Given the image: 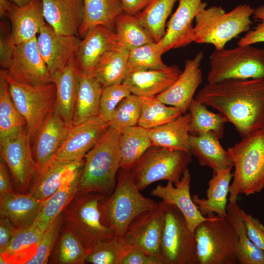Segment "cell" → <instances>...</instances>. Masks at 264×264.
Instances as JSON below:
<instances>
[{"label": "cell", "instance_id": "34", "mask_svg": "<svg viewBox=\"0 0 264 264\" xmlns=\"http://www.w3.org/2000/svg\"><path fill=\"white\" fill-rule=\"evenodd\" d=\"M44 233L32 225L19 229L5 248L0 253V264H26L36 254Z\"/></svg>", "mask_w": 264, "mask_h": 264}, {"label": "cell", "instance_id": "29", "mask_svg": "<svg viewBox=\"0 0 264 264\" xmlns=\"http://www.w3.org/2000/svg\"><path fill=\"white\" fill-rule=\"evenodd\" d=\"M189 144L190 152L197 158L199 164L211 168L213 173L233 167L229 153L223 148L220 139L214 133L190 134Z\"/></svg>", "mask_w": 264, "mask_h": 264}, {"label": "cell", "instance_id": "51", "mask_svg": "<svg viewBox=\"0 0 264 264\" xmlns=\"http://www.w3.org/2000/svg\"><path fill=\"white\" fill-rule=\"evenodd\" d=\"M16 45L14 44L11 33L4 34L1 30L0 38V64L4 69L9 66L15 55Z\"/></svg>", "mask_w": 264, "mask_h": 264}, {"label": "cell", "instance_id": "11", "mask_svg": "<svg viewBox=\"0 0 264 264\" xmlns=\"http://www.w3.org/2000/svg\"><path fill=\"white\" fill-rule=\"evenodd\" d=\"M160 243L162 264H199L194 232L176 206L165 203Z\"/></svg>", "mask_w": 264, "mask_h": 264}, {"label": "cell", "instance_id": "42", "mask_svg": "<svg viewBox=\"0 0 264 264\" xmlns=\"http://www.w3.org/2000/svg\"><path fill=\"white\" fill-rule=\"evenodd\" d=\"M178 0H152L135 16L151 33L155 42H158L165 33L166 21Z\"/></svg>", "mask_w": 264, "mask_h": 264}, {"label": "cell", "instance_id": "48", "mask_svg": "<svg viewBox=\"0 0 264 264\" xmlns=\"http://www.w3.org/2000/svg\"><path fill=\"white\" fill-rule=\"evenodd\" d=\"M131 94L129 88L123 83L103 87L98 116L104 121L109 123L118 105Z\"/></svg>", "mask_w": 264, "mask_h": 264}, {"label": "cell", "instance_id": "36", "mask_svg": "<svg viewBox=\"0 0 264 264\" xmlns=\"http://www.w3.org/2000/svg\"><path fill=\"white\" fill-rule=\"evenodd\" d=\"M236 200L229 201L226 207L227 217L237 234L238 257L240 264H264V252L250 240Z\"/></svg>", "mask_w": 264, "mask_h": 264}, {"label": "cell", "instance_id": "12", "mask_svg": "<svg viewBox=\"0 0 264 264\" xmlns=\"http://www.w3.org/2000/svg\"><path fill=\"white\" fill-rule=\"evenodd\" d=\"M30 144L27 127L0 140V158L6 164L16 188L22 193L28 192L37 170Z\"/></svg>", "mask_w": 264, "mask_h": 264}, {"label": "cell", "instance_id": "10", "mask_svg": "<svg viewBox=\"0 0 264 264\" xmlns=\"http://www.w3.org/2000/svg\"><path fill=\"white\" fill-rule=\"evenodd\" d=\"M6 78L11 96L26 121L32 143L45 118L54 110L55 85L53 82L38 86L22 84L10 77L7 70Z\"/></svg>", "mask_w": 264, "mask_h": 264}, {"label": "cell", "instance_id": "1", "mask_svg": "<svg viewBox=\"0 0 264 264\" xmlns=\"http://www.w3.org/2000/svg\"><path fill=\"white\" fill-rule=\"evenodd\" d=\"M195 98L223 115L242 137L264 128V78L207 83Z\"/></svg>", "mask_w": 264, "mask_h": 264}, {"label": "cell", "instance_id": "9", "mask_svg": "<svg viewBox=\"0 0 264 264\" xmlns=\"http://www.w3.org/2000/svg\"><path fill=\"white\" fill-rule=\"evenodd\" d=\"M192 155L184 151L151 146L130 170L135 185L142 191L159 180L177 182L191 162Z\"/></svg>", "mask_w": 264, "mask_h": 264}, {"label": "cell", "instance_id": "26", "mask_svg": "<svg viewBox=\"0 0 264 264\" xmlns=\"http://www.w3.org/2000/svg\"><path fill=\"white\" fill-rule=\"evenodd\" d=\"M45 202L28 193L14 192L0 198V216L8 218L19 229L27 227L35 221Z\"/></svg>", "mask_w": 264, "mask_h": 264}, {"label": "cell", "instance_id": "50", "mask_svg": "<svg viewBox=\"0 0 264 264\" xmlns=\"http://www.w3.org/2000/svg\"><path fill=\"white\" fill-rule=\"evenodd\" d=\"M247 234L255 246L264 252V225L257 218L241 209Z\"/></svg>", "mask_w": 264, "mask_h": 264}, {"label": "cell", "instance_id": "46", "mask_svg": "<svg viewBox=\"0 0 264 264\" xmlns=\"http://www.w3.org/2000/svg\"><path fill=\"white\" fill-rule=\"evenodd\" d=\"M141 111L139 96L131 94L124 98L117 106L109 127L119 132L138 125Z\"/></svg>", "mask_w": 264, "mask_h": 264}, {"label": "cell", "instance_id": "23", "mask_svg": "<svg viewBox=\"0 0 264 264\" xmlns=\"http://www.w3.org/2000/svg\"><path fill=\"white\" fill-rule=\"evenodd\" d=\"M181 72L175 65L161 69L130 71L122 83L132 94L140 97L156 96L167 90Z\"/></svg>", "mask_w": 264, "mask_h": 264}, {"label": "cell", "instance_id": "54", "mask_svg": "<svg viewBox=\"0 0 264 264\" xmlns=\"http://www.w3.org/2000/svg\"><path fill=\"white\" fill-rule=\"evenodd\" d=\"M14 192L4 161L0 162V198Z\"/></svg>", "mask_w": 264, "mask_h": 264}, {"label": "cell", "instance_id": "35", "mask_svg": "<svg viewBox=\"0 0 264 264\" xmlns=\"http://www.w3.org/2000/svg\"><path fill=\"white\" fill-rule=\"evenodd\" d=\"M120 169L130 170L146 151L152 146L148 131L139 125L122 131L119 138Z\"/></svg>", "mask_w": 264, "mask_h": 264}, {"label": "cell", "instance_id": "15", "mask_svg": "<svg viewBox=\"0 0 264 264\" xmlns=\"http://www.w3.org/2000/svg\"><path fill=\"white\" fill-rule=\"evenodd\" d=\"M178 2L167 24L164 35L157 43L162 54L194 42L193 22L207 4L203 0H178Z\"/></svg>", "mask_w": 264, "mask_h": 264}, {"label": "cell", "instance_id": "25", "mask_svg": "<svg viewBox=\"0 0 264 264\" xmlns=\"http://www.w3.org/2000/svg\"><path fill=\"white\" fill-rule=\"evenodd\" d=\"M79 72L74 58L53 79L56 87L54 111L69 128L73 126Z\"/></svg>", "mask_w": 264, "mask_h": 264}, {"label": "cell", "instance_id": "6", "mask_svg": "<svg viewBox=\"0 0 264 264\" xmlns=\"http://www.w3.org/2000/svg\"><path fill=\"white\" fill-rule=\"evenodd\" d=\"M207 216L194 231L199 264H239V239L227 216Z\"/></svg>", "mask_w": 264, "mask_h": 264}, {"label": "cell", "instance_id": "57", "mask_svg": "<svg viewBox=\"0 0 264 264\" xmlns=\"http://www.w3.org/2000/svg\"><path fill=\"white\" fill-rule=\"evenodd\" d=\"M19 7H22L28 4L32 0H9Z\"/></svg>", "mask_w": 264, "mask_h": 264}, {"label": "cell", "instance_id": "52", "mask_svg": "<svg viewBox=\"0 0 264 264\" xmlns=\"http://www.w3.org/2000/svg\"><path fill=\"white\" fill-rule=\"evenodd\" d=\"M122 264H162L161 261L137 248H132L123 258Z\"/></svg>", "mask_w": 264, "mask_h": 264}, {"label": "cell", "instance_id": "28", "mask_svg": "<svg viewBox=\"0 0 264 264\" xmlns=\"http://www.w3.org/2000/svg\"><path fill=\"white\" fill-rule=\"evenodd\" d=\"M84 166L73 171L60 188L46 201L35 221L31 225L42 232L45 229L77 195Z\"/></svg>", "mask_w": 264, "mask_h": 264}, {"label": "cell", "instance_id": "47", "mask_svg": "<svg viewBox=\"0 0 264 264\" xmlns=\"http://www.w3.org/2000/svg\"><path fill=\"white\" fill-rule=\"evenodd\" d=\"M64 224V217L63 213H61L45 229L39 242L36 254L26 264H45L48 263Z\"/></svg>", "mask_w": 264, "mask_h": 264}, {"label": "cell", "instance_id": "45", "mask_svg": "<svg viewBox=\"0 0 264 264\" xmlns=\"http://www.w3.org/2000/svg\"><path fill=\"white\" fill-rule=\"evenodd\" d=\"M162 53L156 42H152L129 50L128 72L157 69L167 66L161 59Z\"/></svg>", "mask_w": 264, "mask_h": 264}, {"label": "cell", "instance_id": "56", "mask_svg": "<svg viewBox=\"0 0 264 264\" xmlns=\"http://www.w3.org/2000/svg\"><path fill=\"white\" fill-rule=\"evenodd\" d=\"M16 6L9 0H0V17H8Z\"/></svg>", "mask_w": 264, "mask_h": 264}, {"label": "cell", "instance_id": "38", "mask_svg": "<svg viewBox=\"0 0 264 264\" xmlns=\"http://www.w3.org/2000/svg\"><path fill=\"white\" fill-rule=\"evenodd\" d=\"M27 127L11 96L6 69L0 70V140L11 136Z\"/></svg>", "mask_w": 264, "mask_h": 264}, {"label": "cell", "instance_id": "49", "mask_svg": "<svg viewBox=\"0 0 264 264\" xmlns=\"http://www.w3.org/2000/svg\"><path fill=\"white\" fill-rule=\"evenodd\" d=\"M252 17L257 23L240 39L238 45L246 46L264 42V5L253 9Z\"/></svg>", "mask_w": 264, "mask_h": 264}, {"label": "cell", "instance_id": "16", "mask_svg": "<svg viewBox=\"0 0 264 264\" xmlns=\"http://www.w3.org/2000/svg\"><path fill=\"white\" fill-rule=\"evenodd\" d=\"M6 70L10 77L22 84L38 86L53 82L40 53L37 37L16 45L14 58Z\"/></svg>", "mask_w": 264, "mask_h": 264}, {"label": "cell", "instance_id": "39", "mask_svg": "<svg viewBox=\"0 0 264 264\" xmlns=\"http://www.w3.org/2000/svg\"><path fill=\"white\" fill-rule=\"evenodd\" d=\"M88 251L74 231L65 224L50 256V263L83 264Z\"/></svg>", "mask_w": 264, "mask_h": 264}, {"label": "cell", "instance_id": "21", "mask_svg": "<svg viewBox=\"0 0 264 264\" xmlns=\"http://www.w3.org/2000/svg\"><path fill=\"white\" fill-rule=\"evenodd\" d=\"M70 128L54 110L47 115L32 142L36 172L54 159Z\"/></svg>", "mask_w": 264, "mask_h": 264}, {"label": "cell", "instance_id": "40", "mask_svg": "<svg viewBox=\"0 0 264 264\" xmlns=\"http://www.w3.org/2000/svg\"><path fill=\"white\" fill-rule=\"evenodd\" d=\"M114 31L118 45L128 50L154 42L150 32L135 15L123 12L118 16Z\"/></svg>", "mask_w": 264, "mask_h": 264}, {"label": "cell", "instance_id": "32", "mask_svg": "<svg viewBox=\"0 0 264 264\" xmlns=\"http://www.w3.org/2000/svg\"><path fill=\"white\" fill-rule=\"evenodd\" d=\"M84 17L78 34L84 38L102 25L114 31L117 17L124 12L120 0H83Z\"/></svg>", "mask_w": 264, "mask_h": 264}, {"label": "cell", "instance_id": "30", "mask_svg": "<svg viewBox=\"0 0 264 264\" xmlns=\"http://www.w3.org/2000/svg\"><path fill=\"white\" fill-rule=\"evenodd\" d=\"M8 18L11 23V33L16 45L37 37L45 22L41 0H32L22 7L16 5Z\"/></svg>", "mask_w": 264, "mask_h": 264}, {"label": "cell", "instance_id": "24", "mask_svg": "<svg viewBox=\"0 0 264 264\" xmlns=\"http://www.w3.org/2000/svg\"><path fill=\"white\" fill-rule=\"evenodd\" d=\"M84 165V158L72 161L53 159L36 172L27 193L46 201L73 171Z\"/></svg>", "mask_w": 264, "mask_h": 264}, {"label": "cell", "instance_id": "37", "mask_svg": "<svg viewBox=\"0 0 264 264\" xmlns=\"http://www.w3.org/2000/svg\"><path fill=\"white\" fill-rule=\"evenodd\" d=\"M129 52L118 44L102 59L91 75L103 87L122 83L128 73Z\"/></svg>", "mask_w": 264, "mask_h": 264}, {"label": "cell", "instance_id": "19", "mask_svg": "<svg viewBox=\"0 0 264 264\" xmlns=\"http://www.w3.org/2000/svg\"><path fill=\"white\" fill-rule=\"evenodd\" d=\"M191 175L187 168L181 178L174 183L168 181L165 186L157 185L152 189L151 195L160 198L166 204L176 206L183 215L188 228L194 232L197 226L208 219L199 212L190 195Z\"/></svg>", "mask_w": 264, "mask_h": 264}, {"label": "cell", "instance_id": "4", "mask_svg": "<svg viewBox=\"0 0 264 264\" xmlns=\"http://www.w3.org/2000/svg\"><path fill=\"white\" fill-rule=\"evenodd\" d=\"M140 191L130 170L120 169L115 189L100 205L103 223L113 229L116 236L122 237L135 218L158 205Z\"/></svg>", "mask_w": 264, "mask_h": 264}, {"label": "cell", "instance_id": "3", "mask_svg": "<svg viewBox=\"0 0 264 264\" xmlns=\"http://www.w3.org/2000/svg\"><path fill=\"white\" fill-rule=\"evenodd\" d=\"M227 150L235 168L229 201L236 200L240 194L260 193L264 189V128L244 136Z\"/></svg>", "mask_w": 264, "mask_h": 264}, {"label": "cell", "instance_id": "5", "mask_svg": "<svg viewBox=\"0 0 264 264\" xmlns=\"http://www.w3.org/2000/svg\"><path fill=\"white\" fill-rule=\"evenodd\" d=\"M253 12L246 4L227 13L220 6L206 8L195 18L194 42L212 44L216 50L224 48L228 42L250 29Z\"/></svg>", "mask_w": 264, "mask_h": 264}, {"label": "cell", "instance_id": "27", "mask_svg": "<svg viewBox=\"0 0 264 264\" xmlns=\"http://www.w3.org/2000/svg\"><path fill=\"white\" fill-rule=\"evenodd\" d=\"M232 168L214 173L208 182L206 198H201L196 194L193 196L194 202L203 216L215 214L220 217L227 216V197L229 192L230 181L233 177V174L231 173Z\"/></svg>", "mask_w": 264, "mask_h": 264}, {"label": "cell", "instance_id": "18", "mask_svg": "<svg viewBox=\"0 0 264 264\" xmlns=\"http://www.w3.org/2000/svg\"><path fill=\"white\" fill-rule=\"evenodd\" d=\"M203 58V53L200 51L193 59L186 60L184 69L177 80L156 97L165 104L178 109L183 114L186 113L202 82L200 64Z\"/></svg>", "mask_w": 264, "mask_h": 264}, {"label": "cell", "instance_id": "17", "mask_svg": "<svg viewBox=\"0 0 264 264\" xmlns=\"http://www.w3.org/2000/svg\"><path fill=\"white\" fill-rule=\"evenodd\" d=\"M109 126L98 116L73 126L56 152L54 159L63 161L82 159Z\"/></svg>", "mask_w": 264, "mask_h": 264}, {"label": "cell", "instance_id": "8", "mask_svg": "<svg viewBox=\"0 0 264 264\" xmlns=\"http://www.w3.org/2000/svg\"><path fill=\"white\" fill-rule=\"evenodd\" d=\"M208 83L264 78V48L251 45L215 49L209 57Z\"/></svg>", "mask_w": 264, "mask_h": 264}, {"label": "cell", "instance_id": "31", "mask_svg": "<svg viewBox=\"0 0 264 264\" xmlns=\"http://www.w3.org/2000/svg\"><path fill=\"white\" fill-rule=\"evenodd\" d=\"M190 114L186 112L165 124L147 130L152 146L190 152Z\"/></svg>", "mask_w": 264, "mask_h": 264}, {"label": "cell", "instance_id": "41", "mask_svg": "<svg viewBox=\"0 0 264 264\" xmlns=\"http://www.w3.org/2000/svg\"><path fill=\"white\" fill-rule=\"evenodd\" d=\"M206 105L196 98H194L189 110L191 115L189 133L198 135L212 132L220 140L224 135V125L227 118L221 113H214L209 110Z\"/></svg>", "mask_w": 264, "mask_h": 264}, {"label": "cell", "instance_id": "53", "mask_svg": "<svg viewBox=\"0 0 264 264\" xmlns=\"http://www.w3.org/2000/svg\"><path fill=\"white\" fill-rule=\"evenodd\" d=\"M10 220L0 216V253L3 251L19 230Z\"/></svg>", "mask_w": 264, "mask_h": 264}, {"label": "cell", "instance_id": "43", "mask_svg": "<svg viewBox=\"0 0 264 264\" xmlns=\"http://www.w3.org/2000/svg\"><path fill=\"white\" fill-rule=\"evenodd\" d=\"M139 97L141 111L138 125L147 130L165 124L183 114L178 109L167 106L156 96Z\"/></svg>", "mask_w": 264, "mask_h": 264}, {"label": "cell", "instance_id": "7", "mask_svg": "<svg viewBox=\"0 0 264 264\" xmlns=\"http://www.w3.org/2000/svg\"><path fill=\"white\" fill-rule=\"evenodd\" d=\"M97 193H78L62 212L64 223L79 237L89 252L98 243L115 236L114 230L102 221L101 200Z\"/></svg>", "mask_w": 264, "mask_h": 264}, {"label": "cell", "instance_id": "2", "mask_svg": "<svg viewBox=\"0 0 264 264\" xmlns=\"http://www.w3.org/2000/svg\"><path fill=\"white\" fill-rule=\"evenodd\" d=\"M120 133L109 126L85 155L78 193L93 192L108 196L112 193L120 169Z\"/></svg>", "mask_w": 264, "mask_h": 264}, {"label": "cell", "instance_id": "14", "mask_svg": "<svg viewBox=\"0 0 264 264\" xmlns=\"http://www.w3.org/2000/svg\"><path fill=\"white\" fill-rule=\"evenodd\" d=\"M80 41L76 36L59 34L47 23L44 24L37 43L52 80L74 58Z\"/></svg>", "mask_w": 264, "mask_h": 264}, {"label": "cell", "instance_id": "22", "mask_svg": "<svg viewBox=\"0 0 264 264\" xmlns=\"http://www.w3.org/2000/svg\"><path fill=\"white\" fill-rule=\"evenodd\" d=\"M46 23L57 33L76 36L84 17L83 0H41Z\"/></svg>", "mask_w": 264, "mask_h": 264}, {"label": "cell", "instance_id": "13", "mask_svg": "<svg viewBox=\"0 0 264 264\" xmlns=\"http://www.w3.org/2000/svg\"><path fill=\"white\" fill-rule=\"evenodd\" d=\"M165 205V203L160 201L157 207L142 213L132 220L122 237L130 248L140 249L161 260Z\"/></svg>", "mask_w": 264, "mask_h": 264}, {"label": "cell", "instance_id": "55", "mask_svg": "<svg viewBox=\"0 0 264 264\" xmlns=\"http://www.w3.org/2000/svg\"><path fill=\"white\" fill-rule=\"evenodd\" d=\"M152 0H120L124 13L136 15L144 9Z\"/></svg>", "mask_w": 264, "mask_h": 264}, {"label": "cell", "instance_id": "44", "mask_svg": "<svg viewBox=\"0 0 264 264\" xmlns=\"http://www.w3.org/2000/svg\"><path fill=\"white\" fill-rule=\"evenodd\" d=\"M131 248L122 237H114L96 244L88 253L86 262L93 264H122Z\"/></svg>", "mask_w": 264, "mask_h": 264}, {"label": "cell", "instance_id": "33", "mask_svg": "<svg viewBox=\"0 0 264 264\" xmlns=\"http://www.w3.org/2000/svg\"><path fill=\"white\" fill-rule=\"evenodd\" d=\"M103 88L93 76L79 72L73 126L98 116Z\"/></svg>", "mask_w": 264, "mask_h": 264}, {"label": "cell", "instance_id": "20", "mask_svg": "<svg viewBox=\"0 0 264 264\" xmlns=\"http://www.w3.org/2000/svg\"><path fill=\"white\" fill-rule=\"evenodd\" d=\"M117 44L114 31L102 25L92 29L81 40L74 57L79 71L91 75L102 59Z\"/></svg>", "mask_w": 264, "mask_h": 264}]
</instances>
